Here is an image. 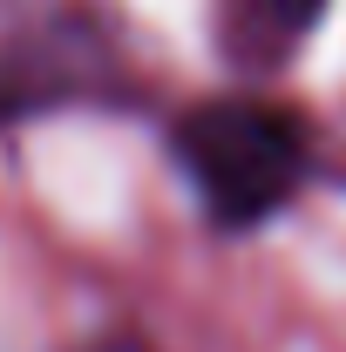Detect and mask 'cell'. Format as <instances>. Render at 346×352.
Listing matches in <instances>:
<instances>
[{"mask_svg": "<svg viewBox=\"0 0 346 352\" xmlns=\"http://www.w3.org/2000/svg\"><path fill=\"white\" fill-rule=\"evenodd\" d=\"M176 156L197 183V197L224 223H265L278 204H292L305 183V129L292 109L224 95L197 102L176 122Z\"/></svg>", "mask_w": 346, "mask_h": 352, "instance_id": "obj_1", "label": "cell"}, {"mask_svg": "<svg viewBox=\"0 0 346 352\" xmlns=\"http://www.w3.org/2000/svg\"><path fill=\"white\" fill-rule=\"evenodd\" d=\"M245 7H252V14H245V21H252V34H265L272 47H285V41H299L305 28L319 21V7H326V0H245Z\"/></svg>", "mask_w": 346, "mask_h": 352, "instance_id": "obj_2", "label": "cell"}, {"mask_svg": "<svg viewBox=\"0 0 346 352\" xmlns=\"http://www.w3.org/2000/svg\"><path fill=\"white\" fill-rule=\"evenodd\" d=\"M88 352H150V346H136V339H109V346H88Z\"/></svg>", "mask_w": 346, "mask_h": 352, "instance_id": "obj_3", "label": "cell"}]
</instances>
